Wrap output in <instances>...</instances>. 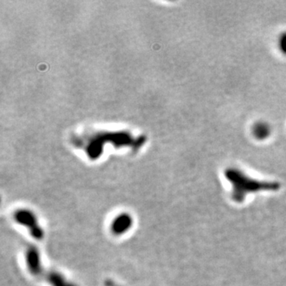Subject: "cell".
<instances>
[{
	"label": "cell",
	"instance_id": "52a82bcc",
	"mask_svg": "<svg viewBox=\"0 0 286 286\" xmlns=\"http://www.w3.org/2000/svg\"><path fill=\"white\" fill-rule=\"evenodd\" d=\"M277 45H278L279 52L283 55L286 56V31H284L281 35H279Z\"/></svg>",
	"mask_w": 286,
	"mask_h": 286
},
{
	"label": "cell",
	"instance_id": "277c9868",
	"mask_svg": "<svg viewBox=\"0 0 286 286\" xmlns=\"http://www.w3.org/2000/svg\"><path fill=\"white\" fill-rule=\"evenodd\" d=\"M133 226L134 218L130 213H119L113 218L110 231L114 236H123L128 233Z\"/></svg>",
	"mask_w": 286,
	"mask_h": 286
},
{
	"label": "cell",
	"instance_id": "8992f818",
	"mask_svg": "<svg viewBox=\"0 0 286 286\" xmlns=\"http://www.w3.org/2000/svg\"><path fill=\"white\" fill-rule=\"evenodd\" d=\"M46 281L50 286H77L68 280L66 277L57 271H50L45 274Z\"/></svg>",
	"mask_w": 286,
	"mask_h": 286
},
{
	"label": "cell",
	"instance_id": "6da1fadb",
	"mask_svg": "<svg viewBox=\"0 0 286 286\" xmlns=\"http://www.w3.org/2000/svg\"><path fill=\"white\" fill-rule=\"evenodd\" d=\"M226 178L233 185V196L235 200H242L247 193L261 189H274L278 187L274 183L258 181L247 176L237 169H227Z\"/></svg>",
	"mask_w": 286,
	"mask_h": 286
},
{
	"label": "cell",
	"instance_id": "5b68a950",
	"mask_svg": "<svg viewBox=\"0 0 286 286\" xmlns=\"http://www.w3.org/2000/svg\"><path fill=\"white\" fill-rule=\"evenodd\" d=\"M251 133L254 139L258 141H264L271 135V126L266 121H258L253 125Z\"/></svg>",
	"mask_w": 286,
	"mask_h": 286
},
{
	"label": "cell",
	"instance_id": "7a4b0ae2",
	"mask_svg": "<svg viewBox=\"0 0 286 286\" xmlns=\"http://www.w3.org/2000/svg\"><path fill=\"white\" fill-rule=\"evenodd\" d=\"M13 219L16 223L27 229L35 240H42L45 237V231L40 224L38 217L31 209L26 208L17 209L13 213Z\"/></svg>",
	"mask_w": 286,
	"mask_h": 286
},
{
	"label": "cell",
	"instance_id": "ba28073f",
	"mask_svg": "<svg viewBox=\"0 0 286 286\" xmlns=\"http://www.w3.org/2000/svg\"><path fill=\"white\" fill-rule=\"evenodd\" d=\"M105 286H122L120 285L117 284L116 282H113L111 280H107L105 282Z\"/></svg>",
	"mask_w": 286,
	"mask_h": 286
},
{
	"label": "cell",
	"instance_id": "3957f363",
	"mask_svg": "<svg viewBox=\"0 0 286 286\" xmlns=\"http://www.w3.org/2000/svg\"><path fill=\"white\" fill-rule=\"evenodd\" d=\"M25 262L27 270L31 275L36 278L45 275V272L42 264L41 252L35 245H30L25 250Z\"/></svg>",
	"mask_w": 286,
	"mask_h": 286
}]
</instances>
